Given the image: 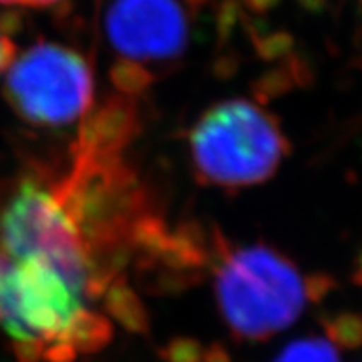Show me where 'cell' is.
I'll return each instance as SVG.
<instances>
[{
	"label": "cell",
	"mask_w": 362,
	"mask_h": 362,
	"mask_svg": "<svg viewBox=\"0 0 362 362\" xmlns=\"http://www.w3.org/2000/svg\"><path fill=\"white\" fill-rule=\"evenodd\" d=\"M331 339L348 346H357L362 342V317L358 315H344L335 322H329Z\"/></svg>",
	"instance_id": "52a82bcc"
},
{
	"label": "cell",
	"mask_w": 362,
	"mask_h": 362,
	"mask_svg": "<svg viewBox=\"0 0 362 362\" xmlns=\"http://www.w3.org/2000/svg\"><path fill=\"white\" fill-rule=\"evenodd\" d=\"M189 2H195V4H201V2H204V0H189Z\"/></svg>",
	"instance_id": "30bf717a"
},
{
	"label": "cell",
	"mask_w": 362,
	"mask_h": 362,
	"mask_svg": "<svg viewBox=\"0 0 362 362\" xmlns=\"http://www.w3.org/2000/svg\"><path fill=\"white\" fill-rule=\"evenodd\" d=\"M57 0H0L4 6H26V8H46L55 4Z\"/></svg>",
	"instance_id": "9c48e42d"
},
{
	"label": "cell",
	"mask_w": 362,
	"mask_h": 362,
	"mask_svg": "<svg viewBox=\"0 0 362 362\" xmlns=\"http://www.w3.org/2000/svg\"><path fill=\"white\" fill-rule=\"evenodd\" d=\"M105 33L116 55L110 72L116 90L138 98L182 57L189 24L179 0H115L107 11Z\"/></svg>",
	"instance_id": "5b68a950"
},
{
	"label": "cell",
	"mask_w": 362,
	"mask_h": 362,
	"mask_svg": "<svg viewBox=\"0 0 362 362\" xmlns=\"http://www.w3.org/2000/svg\"><path fill=\"white\" fill-rule=\"evenodd\" d=\"M4 96L33 127H66L94 107V70L72 46L41 41L9 64Z\"/></svg>",
	"instance_id": "277c9868"
},
{
	"label": "cell",
	"mask_w": 362,
	"mask_h": 362,
	"mask_svg": "<svg viewBox=\"0 0 362 362\" xmlns=\"http://www.w3.org/2000/svg\"><path fill=\"white\" fill-rule=\"evenodd\" d=\"M171 228L127 153L72 142L0 180V337L17 362H76L142 331L131 281Z\"/></svg>",
	"instance_id": "6da1fadb"
},
{
	"label": "cell",
	"mask_w": 362,
	"mask_h": 362,
	"mask_svg": "<svg viewBox=\"0 0 362 362\" xmlns=\"http://www.w3.org/2000/svg\"><path fill=\"white\" fill-rule=\"evenodd\" d=\"M274 362H340V358L331 340L315 337L291 342Z\"/></svg>",
	"instance_id": "8992f818"
},
{
	"label": "cell",
	"mask_w": 362,
	"mask_h": 362,
	"mask_svg": "<svg viewBox=\"0 0 362 362\" xmlns=\"http://www.w3.org/2000/svg\"><path fill=\"white\" fill-rule=\"evenodd\" d=\"M208 263L221 317L239 340L272 339L326 293V278H308L293 259L267 243L235 245L214 232Z\"/></svg>",
	"instance_id": "7a4b0ae2"
},
{
	"label": "cell",
	"mask_w": 362,
	"mask_h": 362,
	"mask_svg": "<svg viewBox=\"0 0 362 362\" xmlns=\"http://www.w3.org/2000/svg\"><path fill=\"white\" fill-rule=\"evenodd\" d=\"M15 57H17V45L8 33V26L4 24V21L0 18V78L9 69V64L13 63Z\"/></svg>",
	"instance_id": "ba28073f"
},
{
	"label": "cell",
	"mask_w": 362,
	"mask_h": 362,
	"mask_svg": "<svg viewBox=\"0 0 362 362\" xmlns=\"http://www.w3.org/2000/svg\"><path fill=\"white\" fill-rule=\"evenodd\" d=\"M289 151L278 118L247 98L208 107L188 133L189 162L197 182L225 192L265 184L278 173Z\"/></svg>",
	"instance_id": "3957f363"
}]
</instances>
